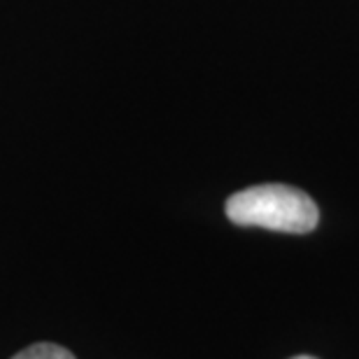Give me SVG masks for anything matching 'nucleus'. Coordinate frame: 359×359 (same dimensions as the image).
<instances>
[{
	"label": "nucleus",
	"instance_id": "nucleus-1",
	"mask_svg": "<svg viewBox=\"0 0 359 359\" xmlns=\"http://www.w3.org/2000/svg\"><path fill=\"white\" fill-rule=\"evenodd\" d=\"M226 217L238 226L308 233L318 226L320 212L306 191L287 184H259L233 194L226 201Z\"/></svg>",
	"mask_w": 359,
	"mask_h": 359
},
{
	"label": "nucleus",
	"instance_id": "nucleus-2",
	"mask_svg": "<svg viewBox=\"0 0 359 359\" xmlns=\"http://www.w3.org/2000/svg\"><path fill=\"white\" fill-rule=\"evenodd\" d=\"M12 359H75L70 350L56 346V343H35V346L21 350Z\"/></svg>",
	"mask_w": 359,
	"mask_h": 359
},
{
	"label": "nucleus",
	"instance_id": "nucleus-3",
	"mask_svg": "<svg viewBox=\"0 0 359 359\" xmlns=\"http://www.w3.org/2000/svg\"><path fill=\"white\" fill-rule=\"evenodd\" d=\"M292 359H315V357H308V355H299V357H292Z\"/></svg>",
	"mask_w": 359,
	"mask_h": 359
}]
</instances>
